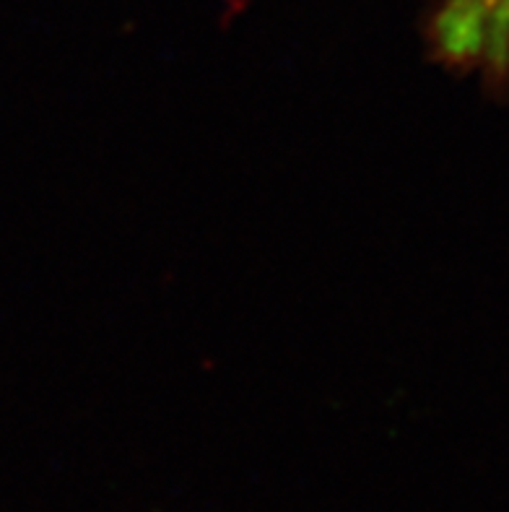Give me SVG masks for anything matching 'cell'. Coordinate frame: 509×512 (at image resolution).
Here are the masks:
<instances>
[{"instance_id": "obj_1", "label": "cell", "mask_w": 509, "mask_h": 512, "mask_svg": "<svg viewBox=\"0 0 509 512\" xmlns=\"http://www.w3.org/2000/svg\"><path fill=\"white\" fill-rule=\"evenodd\" d=\"M434 34L452 63L502 71L509 63V0H442Z\"/></svg>"}]
</instances>
